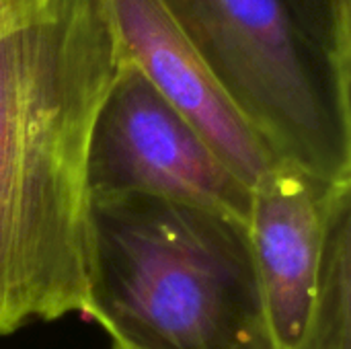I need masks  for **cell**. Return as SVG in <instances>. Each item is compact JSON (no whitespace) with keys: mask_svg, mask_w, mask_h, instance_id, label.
<instances>
[{"mask_svg":"<svg viewBox=\"0 0 351 349\" xmlns=\"http://www.w3.org/2000/svg\"><path fill=\"white\" fill-rule=\"evenodd\" d=\"M121 62L109 0H0V337L84 315L88 148Z\"/></svg>","mask_w":351,"mask_h":349,"instance_id":"obj_1","label":"cell"},{"mask_svg":"<svg viewBox=\"0 0 351 349\" xmlns=\"http://www.w3.org/2000/svg\"><path fill=\"white\" fill-rule=\"evenodd\" d=\"M84 315L125 349H278L247 220L156 195L90 200Z\"/></svg>","mask_w":351,"mask_h":349,"instance_id":"obj_2","label":"cell"},{"mask_svg":"<svg viewBox=\"0 0 351 349\" xmlns=\"http://www.w3.org/2000/svg\"><path fill=\"white\" fill-rule=\"evenodd\" d=\"M183 29L276 160L351 181V93L284 0H169Z\"/></svg>","mask_w":351,"mask_h":349,"instance_id":"obj_3","label":"cell"},{"mask_svg":"<svg viewBox=\"0 0 351 349\" xmlns=\"http://www.w3.org/2000/svg\"><path fill=\"white\" fill-rule=\"evenodd\" d=\"M86 181L90 200L142 193L249 220L251 187L125 60L93 130Z\"/></svg>","mask_w":351,"mask_h":349,"instance_id":"obj_4","label":"cell"},{"mask_svg":"<svg viewBox=\"0 0 351 349\" xmlns=\"http://www.w3.org/2000/svg\"><path fill=\"white\" fill-rule=\"evenodd\" d=\"M119 51L247 185L274 154L234 107L169 0H109Z\"/></svg>","mask_w":351,"mask_h":349,"instance_id":"obj_5","label":"cell"},{"mask_svg":"<svg viewBox=\"0 0 351 349\" xmlns=\"http://www.w3.org/2000/svg\"><path fill=\"white\" fill-rule=\"evenodd\" d=\"M341 185L278 160L251 187L247 224L278 349H296L302 337L329 210Z\"/></svg>","mask_w":351,"mask_h":349,"instance_id":"obj_6","label":"cell"},{"mask_svg":"<svg viewBox=\"0 0 351 349\" xmlns=\"http://www.w3.org/2000/svg\"><path fill=\"white\" fill-rule=\"evenodd\" d=\"M296 349H351V183L327 218L313 304Z\"/></svg>","mask_w":351,"mask_h":349,"instance_id":"obj_7","label":"cell"},{"mask_svg":"<svg viewBox=\"0 0 351 349\" xmlns=\"http://www.w3.org/2000/svg\"><path fill=\"white\" fill-rule=\"evenodd\" d=\"M284 2L292 19L296 21L300 33L325 60L327 35L331 27L335 0H284Z\"/></svg>","mask_w":351,"mask_h":349,"instance_id":"obj_8","label":"cell"},{"mask_svg":"<svg viewBox=\"0 0 351 349\" xmlns=\"http://www.w3.org/2000/svg\"><path fill=\"white\" fill-rule=\"evenodd\" d=\"M111 349H125V348H121V346H113Z\"/></svg>","mask_w":351,"mask_h":349,"instance_id":"obj_9","label":"cell"}]
</instances>
